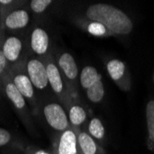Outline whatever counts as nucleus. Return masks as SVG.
<instances>
[{"instance_id": "1", "label": "nucleus", "mask_w": 154, "mask_h": 154, "mask_svg": "<svg viewBox=\"0 0 154 154\" xmlns=\"http://www.w3.org/2000/svg\"><path fill=\"white\" fill-rule=\"evenodd\" d=\"M85 18L102 23L113 35H128L134 29L132 20L122 9L104 3L88 7Z\"/></svg>"}, {"instance_id": "2", "label": "nucleus", "mask_w": 154, "mask_h": 154, "mask_svg": "<svg viewBox=\"0 0 154 154\" xmlns=\"http://www.w3.org/2000/svg\"><path fill=\"white\" fill-rule=\"evenodd\" d=\"M34 115L39 116L46 127L57 135L71 128L66 109L57 98L40 99Z\"/></svg>"}, {"instance_id": "3", "label": "nucleus", "mask_w": 154, "mask_h": 154, "mask_svg": "<svg viewBox=\"0 0 154 154\" xmlns=\"http://www.w3.org/2000/svg\"><path fill=\"white\" fill-rule=\"evenodd\" d=\"M27 58V57H26ZM26 60V59H25ZM25 60L9 68L8 75L14 85L19 90V91L23 95L27 103L31 106L32 115L35 114L38 107L40 99L38 98L36 90L28 76L25 69Z\"/></svg>"}, {"instance_id": "4", "label": "nucleus", "mask_w": 154, "mask_h": 154, "mask_svg": "<svg viewBox=\"0 0 154 154\" xmlns=\"http://www.w3.org/2000/svg\"><path fill=\"white\" fill-rule=\"evenodd\" d=\"M1 87L3 88L7 98L11 103L14 110L19 116L20 119L22 121L23 125L28 130L32 131L33 125L29 105H28V103L23 95L13 84L8 73L1 79Z\"/></svg>"}, {"instance_id": "5", "label": "nucleus", "mask_w": 154, "mask_h": 154, "mask_svg": "<svg viewBox=\"0 0 154 154\" xmlns=\"http://www.w3.org/2000/svg\"><path fill=\"white\" fill-rule=\"evenodd\" d=\"M42 59H43L46 67L47 79H48L50 89L52 90L55 97H57L64 105H66L67 102L73 97L68 92L67 87L62 77V74L59 70V67L57 66L54 55L51 53L47 57Z\"/></svg>"}, {"instance_id": "6", "label": "nucleus", "mask_w": 154, "mask_h": 154, "mask_svg": "<svg viewBox=\"0 0 154 154\" xmlns=\"http://www.w3.org/2000/svg\"><path fill=\"white\" fill-rule=\"evenodd\" d=\"M55 60L66 82L68 92L74 98L78 91L79 79V67L76 60L73 55L67 52L60 53L58 57H55Z\"/></svg>"}, {"instance_id": "7", "label": "nucleus", "mask_w": 154, "mask_h": 154, "mask_svg": "<svg viewBox=\"0 0 154 154\" xmlns=\"http://www.w3.org/2000/svg\"><path fill=\"white\" fill-rule=\"evenodd\" d=\"M25 69L35 90L41 93L46 92L49 83L46 67L43 59L37 57H27L25 60Z\"/></svg>"}, {"instance_id": "8", "label": "nucleus", "mask_w": 154, "mask_h": 154, "mask_svg": "<svg viewBox=\"0 0 154 154\" xmlns=\"http://www.w3.org/2000/svg\"><path fill=\"white\" fill-rule=\"evenodd\" d=\"M110 78L123 91H129L132 87V79L128 68L120 59H111L106 64Z\"/></svg>"}, {"instance_id": "9", "label": "nucleus", "mask_w": 154, "mask_h": 154, "mask_svg": "<svg viewBox=\"0 0 154 154\" xmlns=\"http://www.w3.org/2000/svg\"><path fill=\"white\" fill-rule=\"evenodd\" d=\"M23 39L17 35H9L3 41L1 50L9 65V67L15 66L26 59L24 57Z\"/></svg>"}, {"instance_id": "10", "label": "nucleus", "mask_w": 154, "mask_h": 154, "mask_svg": "<svg viewBox=\"0 0 154 154\" xmlns=\"http://www.w3.org/2000/svg\"><path fill=\"white\" fill-rule=\"evenodd\" d=\"M30 48L35 57L45 58L50 54V37L42 27H35L30 35Z\"/></svg>"}, {"instance_id": "11", "label": "nucleus", "mask_w": 154, "mask_h": 154, "mask_svg": "<svg viewBox=\"0 0 154 154\" xmlns=\"http://www.w3.org/2000/svg\"><path fill=\"white\" fill-rule=\"evenodd\" d=\"M53 154H79L77 133L74 129L69 128L57 136Z\"/></svg>"}, {"instance_id": "12", "label": "nucleus", "mask_w": 154, "mask_h": 154, "mask_svg": "<svg viewBox=\"0 0 154 154\" xmlns=\"http://www.w3.org/2000/svg\"><path fill=\"white\" fill-rule=\"evenodd\" d=\"M30 20V12L25 8L18 7L8 14L0 25L8 31H20L29 25Z\"/></svg>"}, {"instance_id": "13", "label": "nucleus", "mask_w": 154, "mask_h": 154, "mask_svg": "<svg viewBox=\"0 0 154 154\" xmlns=\"http://www.w3.org/2000/svg\"><path fill=\"white\" fill-rule=\"evenodd\" d=\"M73 99L74 98H71L65 105V107L67 112L70 128L72 129H81L82 125L87 120L88 113L85 108L81 104L75 102Z\"/></svg>"}, {"instance_id": "14", "label": "nucleus", "mask_w": 154, "mask_h": 154, "mask_svg": "<svg viewBox=\"0 0 154 154\" xmlns=\"http://www.w3.org/2000/svg\"><path fill=\"white\" fill-rule=\"evenodd\" d=\"M77 25H79L81 29L87 32L89 34L96 37H109L114 36L107 28L102 23L89 20L87 18H79L76 20Z\"/></svg>"}, {"instance_id": "15", "label": "nucleus", "mask_w": 154, "mask_h": 154, "mask_svg": "<svg viewBox=\"0 0 154 154\" xmlns=\"http://www.w3.org/2000/svg\"><path fill=\"white\" fill-rule=\"evenodd\" d=\"M147 125V148L154 152V99L148 102L145 109Z\"/></svg>"}, {"instance_id": "16", "label": "nucleus", "mask_w": 154, "mask_h": 154, "mask_svg": "<svg viewBox=\"0 0 154 154\" xmlns=\"http://www.w3.org/2000/svg\"><path fill=\"white\" fill-rule=\"evenodd\" d=\"M100 80H103V78L96 67L92 66H86L82 68L79 76V83L83 89L87 90Z\"/></svg>"}, {"instance_id": "17", "label": "nucleus", "mask_w": 154, "mask_h": 154, "mask_svg": "<svg viewBox=\"0 0 154 154\" xmlns=\"http://www.w3.org/2000/svg\"><path fill=\"white\" fill-rule=\"evenodd\" d=\"M87 132L96 141H103L105 137V128L101 119L93 117L90 120L87 128Z\"/></svg>"}, {"instance_id": "18", "label": "nucleus", "mask_w": 154, "mask_h": 154, "mask_svg": "<svg viewBox=\"0 0 154 154\" xmlns=\"http://www.w3.org/2000/svg\"><path fill=\"white\" fill-rule=\"evenodd\" d=\"M86 96L90 102L98 103L103 101L104 97V85L103 80L98 81L86 90Z\"/></svg>"}, {"instance_id": "19", "label": "nucleus", "mask_w": 154, "mask_h": 154, "mask_svg": "<svg viewBox=\"0 0 154 154\" xmlns=\"http://www.w3.org/2000/svg\"><path fill=\"white\" fill-rule=\"evenodd\" d=\"M30 3V8L32 12L36 14L44 13L49 6L52 5L51 0H32Z\"/></svg>"}, {"instance_id": "20", "label": "nucleus", "mask_w": 154, "mask_h": 154, "mask_svg": "<svg viewBox=\"0 0 154 154\" xmlns=\"http://www.w3.org/2000/svg\"><path fill=\"white\" fill-rule=\"evenodd\" d=\"M13 142V135L6 128H0V148L7 147Z\"/></svg>"}, {"instance_id": "21", "label": "nucleus", "mask_w": 154, "mask_h": 154, "mask_svg": "<svg viewBox=\"0 0 154 154\" xmlns=\"http://www.w3.org/2000/svg\"><path fill=\"white\" fill-rule=\"evenodd\" d=\"M9 68H10L9 65L5 57L1 48H0V80L8 73Z\"/></svg>"}, {"instance_id": "22", "label": "nucleus", "mask_w": 154, "mask_h": 154, "mask_svg": "<svg viewBox=\"0 0 154 154\" xmlns=\"http://www.w3.org/2000/svg\"><path fill=\"white\" fill-rule=\"evenodd\" d=\"M24 154H53V153H51V152H49L44 149L30 146L24 150Z\"/></svg>"}, {"instance_id": "23", "label": "nucleus", "mask_w": 154, "mask_h": 154, "mask_svg": "<svg viewBox=\"0 0 154 154\" xmlns=\"http://www.w3.org/2000/svg\"><path fill=\"white\" fill-rule=\"evenodd\" d=\"M152 81L154 83V70H153V74H152Z\"/></svg>"}, {"instance_id": "24", "label": "nucleus", "mask_w": 154, "mask_h": 154, "mask_svg": "<svg viewBox=\"0 0 154 154\" xmlns=\"http://www.w3.org/2000/svg\"><path fill=\"white\" fill-rule=\"evenodd\" d=\"M0 85H1V80H0Z\"/></svg>"}]
</instances>
